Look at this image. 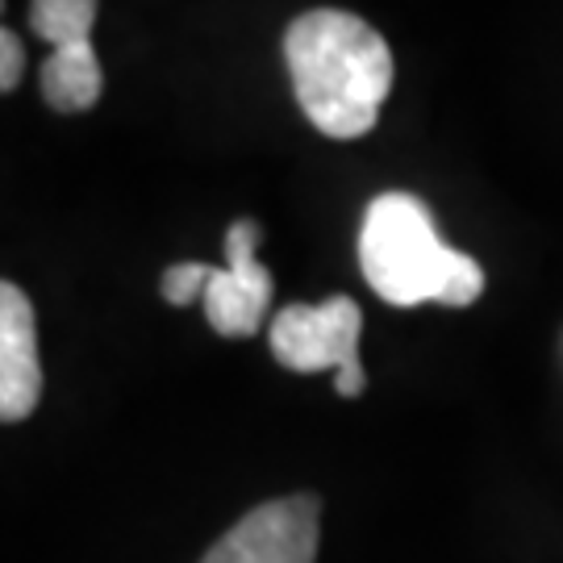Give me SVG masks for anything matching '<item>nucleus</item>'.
Here are the masks:
<instances>
[{
    "label": "nucleus",
    "mask_w": 563,
    "mask_h": 563,
    "mask_svg": "<svg viewBox=\"0 0 563 563\" xmlns=\"http://www.w3.org/2000/svg\"><path fill=\"white\" fill-rule=\"evenodd\" d=\"M284 63L305 118L325 139H363L393 92V51L355 13L313 9L284 30Z\"/></svg>",
    "instance_id": "obj_1"
},
{
    "label": "nucleus",
    "mask_w": 563,
    "mask_h": 563,
    "mask_svg": "<svg viewBox=\"0 0 563 563\" xmlns=\"http://www.w3.org/2000/svg\"><path fill=\"white\" fill-rule=\"evenodd\" d=\"M360 267L376 297L401 309L426 301L463 309L484 292L481 263L463 251H451L439 239L430 209L409 192H384L367 205L360 230Z\"/></svg>",
    "instance_id": "obj_2"
},
{
    "label": "nucleus",
    "mask_w": 563,
    "mask_h": 563,
    "mask_svg": "<svg viewBox=\"0 0 563 563\" xmlns=\"http://www.w3.org/2000/svg\"><path fill=\"white\" fill-rule=\"evenodd\" d=\"M363 313L351 297H330L322 305H288L272 322V355L288 372H334L339 397H360L367 376L360 367Z\"/></svg>",
    "instance_id": "obj_3"
},
{
    "label": "nucleus",
    "mask_w": 563,
    "mask_h": 563,
    "mask_svg": "<svg viewBox=\"0 0 563 563\" xmlns=\"http://www.w3.org/2000/svg\"><path fill=\"white\" fill-rule=\"evenodd\" d=\"M322 534V505L318 497H280L251 509L239 526H230L209 547L201 563H313Z\"/></svg>",
    "instance_id": "obj_4"
},
{
    "label": "nucleus",
    "mask_w": 563,
    "mask_h": 563,
    "mask_svg": "<svg viewBox=\"0 0 563 563\" xmlns=\"http://www.w3.org/2000/svg\"><path fill=\"white\" fill-rule=\"evenodd\" d=\"M260 222H234L225 230V267H213L205 284V318L222 339H251L272 305V272L255 260Z\"/></svg>",
    "instance_id": "obj_5"
},
{
    "label": "nucleus",
    "mask_w": 563,
    "mask_h": 563,
    "mask_svg": "<svg viewBox=\"0 0 563 563\" xmlns=\"http://www.w3.org/2000/svg\"><path fill=\"white\" fill-rule=\"evenodd\" d=\"M42 401V360L34 305L18 284L0 280V422H25Z\"/></svg>",
    "instance_id": "obj_6"
},
{
    "label": "nucleus",
    "mask_w": 563,
    "mask_h": 563,
    "mask_svg": "<svg viewBox=\"0 0 563 563\" xmlns=\"http://www.w3.org/2000/svg\"><path fill=\"white\" fill-rule=\"evenodd\" d=\"M104 71L92 42H71L51 51L42 63V101L55 113H88L101 101Z\"/></svg>",
    "instance_id": "obj_7"
},
{
    "label": "nucleus",
    "mask_w": 563,
    "mask_h": 563,
    "mask_svg": "<svg viewBox=\"0 0 563 563\" xmlns=\"http://www.w3.org/2000/svg\"><path fill=\"white\" fill-rule=\"evenodd\" d=\"M97 25V0H30V30L51 51L71 46V42H92Z\"/></svg>",
    "instance_id": "obj_8"
},
{
    "label": "nucleus",
    "mask_w": 563,
    "mask_h": 563,
    "mask_svg": "<svg viewBox=\"0 0 563 563\" xmlns=\"http://www.w3.org/2000/svg\"><path fill=\"white\" fill-rule=\"evenodd\" d=\"M213 276L209 263H176L163 272V301L167 305H192L197 297H205V284Z\"/></svg>",
    "instance_id": "obj_9"
},
{
    "label": "nucleus",
    "mask_w": 563,
    "mask_h": 563,
    "mask_svg": "<svg viewBox=\"0 0 563 563\" xmlns=\"http://www.w3.org/2000/svg\"><path fill=\"white\" fill-rule=\"evenodd\" d=\"M21 71H25V46L9 25H0V97H9L18 88Z\"/></svg>",
    "instance_id": "obj_10"
},
{
    "label": "nucleus",
    "mask_w": 563,
    "mask_h": 563,
    "mask_svg": "<svg viewBox=\"0 0 563 563\" xmlns=\"http://www.w3.org/2000/svg\"><path fill=\"white\" fill-rule=\"evenodd\" d=\"M0 13H4V0H0Z\"/></svg>",
    "instance_id": "obj_11"
}]
</instances>
